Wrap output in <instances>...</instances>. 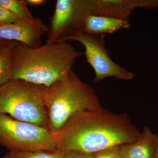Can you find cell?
Instances as JSON below:
<instances>
[{
    "mask_svg": "<svg viewBox=\"0 0 158 158\" xmlns=\"http://www.w3.org/2000/svg\"><path fill=\"white\" fill-rule=\"evenodd\" d=\"M47 87L12 79L0 87V113L19 121L48 128L44 101Z\"/></svg>",
    "mask_w": 158,
    "mask_h": 158,
    "instance_id": "cell-4",
    "label": "cell"
},
{
    "mask_svg": "<svg viewBox=\"0 0 158 158\" xmlns=\"http://www.w3.org/2000/svg\"><path fill=\"white\" fill-rule=\"evenodd\" d=\"M2 158H63L61 151H9Z\"/></svg>",
    "mask_w": 158,
    "mask_h": 158,
    "instance_id": "cell-14",
    "label": "cell"
},
{
    "mask_svg": "<svg viewBox=\"0 0 158 158\" xmlns=\"http://www.w3.org/2000/svg\"><path fill=\"white\" fill-rule=\"evenodd\" d=\"M0 144L9 151L57 150L56 135L48 128L0 113Z\"/></svg>",
    "mask_w": 158,
    "mask_h": 158,
    "instance_id": "cell-5",
    "label": "cell"
},
{
    "mask_svg": "<svg viewBox=\"0 0 158 158\" xmlns=\"http://www.w3.org/2000/svg\"><path fill=\"white\" fill-rule=\"evenodd\" d=\"M69 40L78 41L84 46L86 60L95 73L94 83L110 77L124 81L134 77L132 72L111 59L110 52L106 48L105 35L88 34L82 31L65 37L62 41Z\"/></svg>",
    "mask_w": 158,
    "mask_h": 158,
    "instance_id": "cell-7",
    "label": "cell"
},
{
    "mask_svg": "<svg viewBox=\"0 0 158 158\" xmlns=\"http://www.w3.org/2000/svg\"><path fill=\"white\" fill-rule=\"evenodd\" d=\"M95 8V0H58L50 20L47 41L62 42L83 31L86 19L94 15Z\"/></svg>",
    "mask_w": 158,
    "mask_h": 158,
    "instance_id": "cell-6",
    "label": "cell"
},
{
    "mask_svg": "<svg viewBox=\"0 0 158 158\" xmlns=\"http://www.w3.org/2000/svg\"><path fill=\"white\" fill-rule=\"evenodd\" d=\"M27 4L34 6H39L46 2L44 0H27L26 1Z\"/></svg>",
    "mask_w": 158,
    "mask_h": 158,
    "instance_id": "cell-19",
    "label": "cell"
},
{
    "mask_svg": "<svg viewBox=\"0 0 158 158\" xmlns=\"http://www.w3.org/2000/svg\"><path fill=\"white\" fill-rule=\"evenodd\" d=\"M131 27L129 22L106 16L90 15L85 21L83 32L95 35L112 34L123 28Z\"/></svg>",
    "mask_w": 158,
    "mask_h": 158,
    "instance_id": "cell-11",
    "label": "cell"
},
{
    "mask_svg": "<svg viewBox=\"0 0 158 158\" xmlns=\"http://www.w3.org/2000/svg\"><path fill=\"white\" fill-rule=\"evenodd\" d=\"M17 42L10 41L0 50V87L13 79L11 73V57Z\"/></svg>",
    "mask_w": 158,
    "mask_h": 158,
    "instance_id": "cell-13",
    "label": "cell"
},
{
    "mask_svg": "<svg viewBox=\"0 0 158 158\" xmlns=\"http://www.w3.org/2000/svg\"><path fill=\"white\" fill-rule=\"evenodd\" d=\"M141 133L127 114L101 107L79 111L56 135L57 148L95 154L110 148L134 143Z\"/></svg>",
    "mask_w": 158,
    "mask_h": 158,
    "instance_id": "cell-1",
    "label": "cell"
},
{
    "mask_svg": "<svg viewBox=\"0 0 158 158\" xmlns=\"http://www.w3.org/2000/svg\"><path fill=\"white\" fill-rule=\"evenodd\" d=\"M27 4L25 1L23 0H0V6L14 15L20 21L27 24L35 23L40 19L33 17Z\"/></svg>",
    "mask_w": 158,
    "mask_h": 158,
    "instance_id": "cell-12",
    "label": "cell"
},
{
    "mask_svg": "<svg viewBox=\"0 0 158 158\" xmlns=\"http://www.w3.org/2000/svg\"><path fill=\"white\" fill-rule=\"evenodd\" d=\"M119 146L110 148L95 153L94 158H118Z\"/></svg>",
    "mask_w": 158,
    "mask_h": 158,
    "instance_id": "cell-16",
    "label": "cell"
},
{
    "mask_svg": "<svg viewBox=\"0 0 158 158\" xmlns=\"http://www.w3.org/2000/svg\"><path fill=\"white\" fill-rule=\"evenodd\" d=\"M156 158H158V143L157 144V147Z\"/></svg>",
    "mask_w": 158,
    "mask_h": 158,
    "instance_id": "cell-22",
    "label": "cell"
},
{
    "mask_svg": "<svg viewBox=\"0 0 158 158\" xmlns=\"http://www.w3.org/2000/svg\"><path fill=\"white\" fill-rule=\"evenodd\" d=\"M118 158H127L126 157H125L120 152V151H119V155H118Z\"/></svg>",
    "mask_w": 158,
    "mask_h": 158,
    "instance_id": "cell-21",
    "label": "cell"
},
{
    "mask_svg": "<svg viewBox=\"0 0 158 158\" xmlns=\"http://www.w3.org/2000/svg\"><path fill=\"white\" fill-rule=\"evenodd\" d=\"M63 158H94L95 154L88 153L78 151H62Z\"/></svg>",
    "mask_w": 158,
    "mask_h": 158,
    "instance_id": "cell-17",
    "label": "cell"
},
{
    "mask_svg": "<svg viewBox=\"0 0 158 158\" xmlns=\"http://www.w3.org/2000/svg\"><path fill=\"white\" fill-rule=\"evenodd\" d=\"M139 8L147 9H158V0H139Z\"/></svg>",
    "mask_w": 158,
    "mask_h": 158,
    "instance_id": "cell-18",
    "label": "cell"
},
{
    "mask_svg": "<svg viewBox=\"0 0 158 158\" xmlns=\"http://www.w3.org/2000/svg\"><path fill=\"white\" fill-rule=\"evenodd\" d=\"M158 143V134L145 127L137 141L119 145V149L127 158H156Z\"/></svg>",
    "mask_w": 158,
    "mask_h": 158,
    "instance_id": "cell-9",
    "label": "cell"
},
{
    "mask_svg": "<svg viewBox=\"0 0 158 158\" xmlns=\"http://www.w3.org/2000/svg\"><path fill=\"white\" fill-rule=\"evenodd\" d=\"M9 41H8V40H5L0 38V50H1L2 49L4 48L9 43Z\"/></svg>",
    "mask_w": 158,
    "mask_h": 158,
    "instance_id": "cell-20",
    "label": "cell"
},
{
    "mask_svg": "<svg viewBox=\"0 0 158 158\" xmlns=\"http://www.w3.org/2000/svg\"><path fill=\"white\" fill-rule=\"evenodd\" d=\"M82 55L67 41H47L36 48L17 42L11 57L12 78L48 88L66 75Z\"/></svg>",
    "mask_w": 158,
    "mask_h": 158,
    "instance_id": "cell-2",
    "label": "cell"
},
{
    "mask_svg": "<svg viewBox=\"0 0 158 158\" xmlns=\"http://www.w3.org/2000/svg\"><path fill=\"white\" fill-rule=\"evenodd\" d=\"M48 31V27L40 19L34 24L19 22L0 25V38L36 48L41 45V37Z\"/></svg>",
    "mask_w": 158,
    "mask_h": 158,
    "instance_id": "cell-8",
    "label": "cell"
},
{
    "mask_svg": "<svg viewBox=\"0 0 158 158\" xmlns=\"http://www.w3.org/2000/svg\"><path fill=\"white\" fill-rule=\"evenodd\" d=\"M44 101L48 128L56 135L74 113L102 107L94 90L79 78L72 69L46 88Z\"/></svg>",
    "mask_w": 158,
    "mask_h": 158,
    "instance_id": "cell-3",
    "label": "cell"
},
{
    "mask_svg": "<svg viewBox=\"0 0 158 158\" xmlns=\"http://www.w3.org/2000/svg\"><path fill=\"white\" fill-rule=\"evenodd\" d=\"M20 21L14 15L4 7L0 6V25Z\"/></svg>",
    "mask_w": 158,
    "mask_h": 158,
    "instance_id": "cell-15",
    "label": "cell"
},
{
    "mask_svg": "<svg viewBox=\"0 0 158 158\" xmlns=\"http://www.w3.org/2000/svg\"><path fill=\"white\" fill-rule=\"evenodd\" d=\"M94 15L129 22L134 10L139 8V0H95Z\"/></svg>",
    "mask_w": 158,
    "mask_h": 158,
    "instance_id": "cell-10",
    "label": "cell"
}]
</instances>
